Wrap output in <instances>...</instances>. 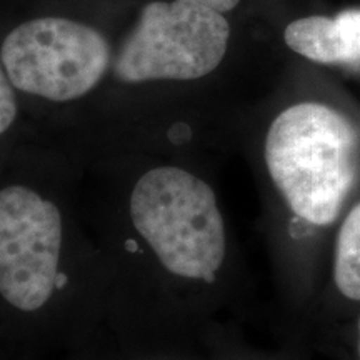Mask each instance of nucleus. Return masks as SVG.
Here are the masks:
<instances>
[{
	"label": "nucleus",
	"mask_w": 360,
	"mask_h": 360,
	"mask_svg": "<svg viewBox=\"0 0 360 360\" xmlns=\"http://www.w3.org/2000/svg\"><path fill=\"white\" fill-rule=\"evenodd\" d=\"M359 134L326 103H295L278 114L265 139L272 182L297 217L328 225L340 214L359 169Z\"/></svg>",
	"instance_id": "1"
},
{
	"label": "nucleus",
	"mask_w": 360,
	"mask_h": 360,
	"mask_svg": "<svg viewBox=\"0 0 360 360\" xmlns=\"http://www.w3.org/2000/svg\"><path fill=\"white\" fill-rule=\"evenodd\" d=\"M130 217L169 272L214 281L225 257V229L204 180L177 167L148 170L130 195Z\"/></svg>",
	"instance_id": "2"
},
{
	"label": "nucleus",
	"mask_w": 360,
	"mask_h": 360,
	"mask_svg": "<svg viewBox=\"0 0 360 360\" xmlns=\"http://www.w3.org/2000/svg\"><path fill=\"white\" fill-rule=\"evenodd\" d=\"M229 37L222 12L197 0H155L120 49L115 75L127 84L200 79L220 65Z\"/></svg>",
	"instance_id": "3"
},
{
	"label": "nucleus",
	"mask_w": 360,
	"mask_h": 360,
	"mask_svg": "<svg viewBox=\"0 0 360 360\" xmlns=\"http://www.w3.org/2000/svg\"><path fill=\"white\" fill-rule=\"evenodd\" d=\"M0 53L13 87L53 102L89 94L110 60L109 44L96 29L60 17L19 25Z\"/></svg>",
	"instance_id": "4"
},
{
	"label": "nucleus",
	"mask_w": 360,
	"mask_h": 360,
	"mask_svg": "<svg viewBox=\"0 0 360 360\" xmlns=\"http://www.w3.org/2000/svg\"><path fill=\"white\" fill-rule=\"evenodd\" d=\"M62 217L57 205L22 186L0 191V294L13 307L37 310L58 276Z\"/></svg>",
	"instance_id": "5"
},
{
	"label": "nucleus",
	"mask_w": 360,
	"mask_h": 360,
	"mask_svg": "<svg viewBox=\"0 0 360 360\" xmlns=\"http://www.w3.org/2000/svg\"><path fill=\"white\" fill-rule=\"evenodd\" d=\"M295 53L317 64L360 60V11L349 8L335 17L310 15L294 20L283 32Z\"/></svg>",
	"instance_id": "6"
},
{
	"label": "nucleus",
	"mask_w": 360,
	"mask_h": 360,
	"mask_svg": "<svg viewBox=\"0 0 360 360\" xmlns=\"http://www.w3.org/2000/svg\"><path fill=\"white\" fill-rule=\"evenodd\" d=\"M334 281L342 295L360 300V202L345 215L337 236Z\"/></svg>",
	"instance_id": "7"
},
{
	"label": "nucleus",
	"mask_w": 360,
	"mask_h": 360,
	"mask_svg": "<svg viewBox=\"0 0 360 360\" xmlns=\"http://www.w3.org/2000/svg\"><path fill=\"white\" fill-rule=\"evenodd\" d=\"M17 115V102L12 82L8 79L6 67L0 65V135L11 127Z\"/></svg>",
	"instance_id": "8"
},
{
	"label": "nucleus",
	"mask_w": 360,
	"mask_h": 360,
	"mask_svg": "<svg viewBox=\"0 0 360 360\" xmlns=\"http://www.w3.org/2000/svg\"><path fill=\"white\" fill-rule=\"evenodd\" d=\"M197 2L204 4V6L214 8V11L225 13L232 11V8H236L240 0H197Z\"/></svg>",
	"instance_id": "9"
},
{
	"label": "nucleus",
	"mask_w": 360,
	"mask_h": 360,
	"mask_svg": "<svg viewBox=\"0 0 360 360\" xmlns=\"http://www.w3.org/2000/svg\"><path fill=\"white\" fill-rule=\"evenodd\" d=\"M359 359H360V321H359Z\"/></svg>",
	"instance_id": "10"
}]
</instances>
